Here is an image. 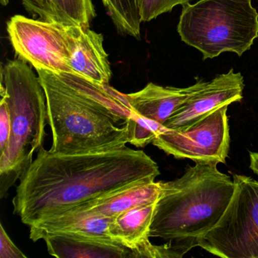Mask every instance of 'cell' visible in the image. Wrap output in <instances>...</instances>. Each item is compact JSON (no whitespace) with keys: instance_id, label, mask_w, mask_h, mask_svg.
Segmentation results:
<instances>
[{"instance_id":"cell-8","label":"cell","mask_w":258,"mask_h":258,"mask_svg":"<svg viewBox=\"0 0 258 258\" xmlns=\"http://www.w3.org/2000/svg\"><path fill=\"white\" fill-rule=\"evenodd\" d=\"M228 107L217 108L185 129H165L152 144L176 159L225 164L230 147Z\"/></svg>"},{"instance_id":"cell-21","label":"cell","mask_w":258,"mask_h":258,"mask_svg":"<svg viewBox=\"0 0 258 258\" xmlns=\"http://www.w3.org/2000/svg\"><path fill=\"white\" fill-rule=\"evenodd\" d=\"M11 137L10 108L4 98L0 101V155L8 148Z\"/></svg>"},{"instance_id":"cell-24","label":"cell","mask_w":258,"mask_h":258,"mask_svg":"<svg viewBox=\"0 0 258 258\" xmlns=\"http://www.w3.org/2000/svg\"><path fill=\"white\" fill-rule=\"evenodd\" d=\"M1 3H2L3 6H7L8 5L9 0H1Z\"/></svg>"},{"instance_id":"cell-22","label":"cell","mask_w":258,"mask_h":258,"mask_svg":"<svg viewBox=\"0 0 258 258\" xmlns=\"http://www.w3.org/2000/svg\"><path fill=\"white\" fill-rule=\"evenodd\" d=\"M0 258H27L10 238L3 224L0 225Z\"/></svg>"},{"instance_id":"cell-3","label":"cell","mask_w":258,"mask_h":258,"mask_svg":"<svg viewBox=\"0 0 258 258\" xmlns=\"http://www.w3.org/2000/svg\"><path fill=\"white\" fill-rule=\"evenodd\" d=\"M1 98L9 105L11 137L0 155L1 197L21 177L43 147L48 121L44 90L38 77L23 60L9 61L1 71Z\"/></svg>"},{"instance_id":"cell-19","label":"cell","mask_w":258,"mask_h":258,"mask_svg":"<svg viewBox=\"0 0 258 258\" xmlns=\"http://www.w3.org/2000/svg\"><path fill=\"white\" fill-rule=\"evenodd\" d=\"M129 131V143L136 147L143 148L152 143L157 136L166 128L149 119L134 114L126 122Z\"/></svg>"},{"instance_id":"cell-6","label":"cell","mask_w":258,"mask_h":258,"mask_svg":"<svg viewBox=\"0 0 258 258\" xmlns=\"http://www.w3.org/2000/svg\"><path fill=\"white\" fill-rule=\"evenodd\" d=\"M235 190L217 224L199 247L222 258H258V181L233 174Z\"/></svg>"},{"instance_id":"cell-11","label":"cell","mask_w":258,"mask_h":258,"mask_svg":"<svg viewBox=\"0 0 258 258\" xmlns=\"http://www.w3.org/2000/svg\"><path fill=\"white\" fill-rule=\"evenodd\" d=\"M207 81L199 79L196 84L185 88L162 87L149 83L137 93L125 94L133 111L138 115L159 124L164 123Z\"/></svg>"},{"instance_id":"cell-23","label":"cell","mask_w":258,"mask_h":258,"mask_svg":"<svg viewBox=\"0 0 258 258\" xmlns=\"http://www.w3.org/2000/svg\"><path fill=\"white\" fill-rule=\"evenodd\" d=\"M250 168L255 174L258 175V152H249Z\"/></svg>"},{"instance_id":"cell-20","label":"cell","mask_w":258,"mask_h":258,"mask_svg":"<svg viewBox=\"0 0 258 258\" xmlns=\"http://www.w3.org/2000/svg\"><path fill=\"white\" fill-rule=\"evenodd\" d=\"M191 0H137L142 22H148L164 13H170L176 6H184Z\"/></svg>"},{"instance_id":"cell-4","label":"cell","mask_w":258,"mask_h":258,"mask_svg":"<svg viewBox=\"0 0 258 258\" xmlns=\"http://www.w3.org/2000/svg\"><path fill=\"white\" fill-rule=\"evenodd\" d=\"M37 72L46 95L52 153L78 155L126 147L129 143L126 123L118 124L81 100L56 74L46 70Z\"/></svg>"},{"instance_id":"cell-12","label":"cell","mask_w":258,"mask_h":258,"mask_svg":"<svg viewBox=\"0 0 258 258\" xmlns=\"http://www.w3.org/2000/svg\"><path fill=\"white\" fill-rule=\"evenodd\" d=\"M102 34L90 26H75L71 49V66L76 75L100 85H109L112 72Z\"/></svg>"},{"instance_id":"cell-2","label":"cell","mask_w":258,"mask_h":258,"mask_svg":"<svg viewBox=\"0 0 258 258\" xmlns=\"http://www.w3.org/2000/svg\"><path fill=\"white\" fill-rule=\"evenodd\" d=\"M217 164L187 165L181 177L162 183L150 228V238L167 241L172 258L182 257L221 218L235 183Z\"/></svg>"},{"instance_id":"cell-18","label":"cell","mask_w":258,"mask_h":258,"mask_svg":"<svg viewBox=\"0 0 258 258\" xmlns=\"http://www.w3.org/2000/svg\"><path fill=\"white\" fill-rule=\"evenodd\" d=\"M116 29L120 34H134L140 31L142 21L137 0H102Z\"/></svg>"},{"instance_id":"cell-1","label":"cell","mask_w":258,"mask_h":258,"mask_svg":"<svg viewBox=\"0 0 258 258\" xmlns=\"http://www.w3.org/2000/svg\"><path fill=\"white\" fill-rule=\"evenodd\" d=\"M158 164L130 148L59 155L40 148L19 178L14 214L28 226L143 181H155Z\"/></svg>"},{"instance_id":"cell-17","label":"cell","mask_w":258,"mask_h":258,"mask_svg":"<svg viewBox=\"0 0 258 258\" xmlns=\"http://www.w3.org/2000/svg\"><path fill=\"white\" fill-rule=\"evenodd\" d=\"M162 183L161 181L137 182L83 205L113 218L131 208L158 202L162 194Z\"/></svg>"},{"instance_id":"cell-7","label":"cell","mask_w":258,"mask_h":258,"mask_svg":"<svg viewBox=\"0 0 258 258\" xmlns=\"http://www.w3.org/2000/svg\"><path fill=\"white\" fill-rule=\"evenodd\" d=\"M75 28L19 15L7 24L9 39L19 58L36 70L55 74H75L71 66Z\"/></svg>"},{"instance_id":"cell-5","label":"cell","mask_w":258,"mask_h":258,"mask_svg":"<svg viewBox=\"0 0 258 258\" xmlns=\"http://www.w3.org/2000/svg\"><path fill=\"white\" fill-rule=\"evenodd\" d=\"M177 31L204 60L226 52L241 56L258 37V13L251 0H199L182 6Z\"/></svg>"},{"instance_id":"cell-10","label":"cell","mask_w":258,"mask_h":258,"mask_svg":"<svg viewBox=\"0 0 258 258\" xmlns=\"http://www.w3.org/2000/svg\"><path fill=\"white\" fill-rule=\"evenodd\" d=\"M111 220L85 205H78L30 226V238L37 241L48 234L63 233L115 241L108 230Z\"/></svg>"},{"instance_id":"cell-9","label":"cell","mask_w":258,"mask_h":258,"mask_svg":"<svg viewBox=\"0 0 258 258\" xmlns=\"http://www.w3.org/2000/svg\"><path fill=\"white\" fill-rule=\"evenodd\" d=\"M244 88L240 72L230 69L217 75L198 90L164 123L168 130H183L220 107L241 102Z\"/></svg>"},{"instance_id":"cell-13","label":"cell","mask_w":258,"mask_h":258,"mask_svg":"<svg viewBox=\"0 0 258 258\" xmlns=\"http://www.w3.org/2000/svg\"><path fill=\"white\" fill-rule=\"evenodd\" d=\"M157 202L131 208L110 221L108 230L111 238L132 249L136 258L152 257L155 244L149 238Z\"/></svg>"},{"instance_id":"cell-16","label":"cell","mask_w":258,"mask_h":258,"mask_svg":"<svg viewBox=\"0 0 258 258\" xmlns=\"http://www.w3.org/2000/svg\"><path fill=\"white\" fill-rule=\"evenodd\" d=\"M34 18L64 25L90 26L96 18L93 0H20Z\"/></svg>"},{"instance_id":"cell-15","label":"cell","mask_w":258,"mask_h":258,"mask_svg":"<svg viewBox=\"0 0 258 258\" xmlns=\"http://www.w3.org/2000/svg\"><path fill=\"white\" fill-rule=\"evenodd\" d=\"M49 254L58 258H136L132 249L115 241L69 234L44 235Z\"/></svg>"},{"instance_id":"cell-14","label":"cell","mask_w":258,"mask_h":258,"mask_svg":"<svg viewBox=\"0 0 258 258\" xmlns=\"http://www.w3.org/2000/svg\"><path fill=\"white\" fill-rule=\"evenodd\" d=\"M56 75L75 96L106 114L118 124H126L129 118L135 114L131 109L125 94L110 85L96 84L76 74Z\"/></svg>"}]
</instances>
